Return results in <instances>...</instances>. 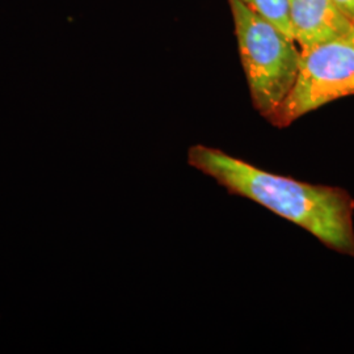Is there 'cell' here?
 I'll list each match as a JSON object with an SVG mask.
<instances>
[{
  "instance_id": "cell-1",
  "label": "cell",
  "mask_w": 354,
  "mask_h": 354,
  "mask_svg": "<svg viewBox=\"0 0 354 354\" xmlns=\"http://www.w3.org/2000/svg\"><path fill=\"white\" fill-rule=\"evenodd\" d=\"M188 162L228 193L264 206L330 250L354 257V200L346 190L274 175L203 145L190 147Z\"/></svg>"
},
{
  "instance_id": "cell-2",
  "label": "cell",
  "mask_w": 354,
  "mask_h": 354,
  "mask_svg": "<svg viewBox=\"0 0 354 354\" xmlns=\"http://www.w3.org/2000/svg\"><path fill=\"white\" fill-rule=\"evenodd\" d=\"M228 4L253 106L269 120L297 80L301 50L294 39L241 0H228Z\"/></svg>"
},
{
  "instance_id": "cell-3",
  "label": "cell",
  "mask_w": 354,
  "mask_h": 354,
  "mask_svg": "<svg viewBox=\"0 0 354 354\" xmlns=\"http://www.w3.org/2000/svg\"><path fill=\"white\" fill-rule=\"evenodd\" d=\"M349 96H354V26L339 37L301 50L297 80L268 121L288 127L304 114Z\"/></svg>"
},
{
  "instance_id": "cell-4",
  "label": "cell",
  "mask_w": 354,
  "mask_h": 354,
  "mask_svg": "<svg viewBox=\"0 0 354 354\" xmlns=\"http://www.w3.org/2000/svg\"><path fill=\"white\" fill-rule=\"evenodd\" d=\"M289 15L299 50L339 37L354 26L333 0H289Z\"/></svg>"
},
{
  "instance_id": "cell-5",
  "label": "cell",
  "mask_w": 354,
  "mask_h": 354,
  "mask_svg": "<svg viewBox=\"0 0 354 354\" xmlns=\"http://www.w3.org/2000/svg\"><path fill=\"white\" fill-rule=\"evenodd\" d=\"M253 12L270 21L288 37L294 39L289 15V0H241Z\"/></svg>"
},
{
  "instance_id": "cell-6",
  "label": "cell",
  "mask_w": 354,
  "mask_h": 354,
  "mask_svg": "<svg viewBox=\"0 0 354 354\" xmlns=\"http://www.w3.org/2000/svg\"><path fill=\"white\" fill-rule=\"evenodd\" d=\"M333 3L354 23V0H333Z\"/></svg>"
}]
</instances>
